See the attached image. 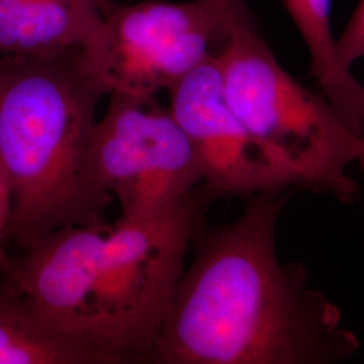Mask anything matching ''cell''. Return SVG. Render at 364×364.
<instances>
[{
	"label": "cell",
	"instance_id": "1",
	"mask_svg": "<svg viewBox=\"0 0 364 364\" xmlns=\"http://www.w3.org/2000/svg\"><path fill=\"white\" fill-rule=\"evenodd\" d=\"M284 193L250 197L236 220L201 237L147 362L336 364L358 353L338 305L308 284L302 264L279 260Z\"/></svg>",
	"mask_w": 364,
	"mask_h": 364
},
{
	"label": "cell",
	"instance_id": "2",
	"mask_svg": "<svg viewBox=\"0 0 364 364\" xmlns=\"http://www.w3.org/2000/svg\"><path fill=\"white\" fill-rule=\"evenodd\" d=\"M213 200L200 185L161 218L54 230L14 259L9 285L53 332L114 364L147 362Z\"/></svg>",
	"mask_w": 364,
	"mask_h": 364
},
{
	"label": "cell",
	"instance_id": "3",
	"mask_svg": "<svg viewBox=\"0 0 364 364\" xmlns=\"http://www.w3.org/2000/svg\"><path fill=\"white\" fill-rule=\"evenodd\" d=\"M77 52L0 58V162L10 188L7 240L22 251L68 225L105 224L112 196L91 164L103 96Z\"/></svg>",
	"mask_w": 364,
	"mask_h": 364
},
{
	"label": "cell",
	"instance_id": "4",
	"mask_svg": "<svg viewBox=\"0 0 364 364\" xmlns=\"http://www.w3.org/2000/svg\"><path fill=\"white\" fill-rule=\"evenodd\" d=\"M218 60L225 100L248 132L285 161L306 189L353 201L359 188L348 168L362 156V136L323 93L287 73L257 21L231 27Z\"/></svg>",
	"mask_w": 364,
	"mask_h": 364
},
{
	"label": "cell",
	"instance_id": "5",
	"mask_svg": "<svg viewBox=\"0 0 364 364\" xmlns=\"http://www.w3.org/2000/svg\"><path fill=\"white\" fill-rule=\"evenodd\" d=\"M232 26L207 0L112 4L78 49V64L103 96H156L218 55Z\"/></svg>",
	"mask_w": 364,
	"mask_h": 364
},
{
	"label": "cell",
	"instance_id": "6",
	"mask_svg": "<svg viewBox=\"0 0 364 364\" xmlns=\"http://www.w3.org/2000/svg\"><path fill=\"white\" fill-rule=\"evenodd\" d=\"M91 164L127 220L169 215L203 183L193 146L156 96L109 95L93 131Z\"/></svg>",
	"mask_w": 364,
	"mask_h": 364
},
{
	"label": "cell",
	"instance_id": "7",
	"mask_svg": "<svg viewBox=\"0 0 364 364\" xmlns=\"http://www.w3.org/2000/svg\"><path fill=\"white\" fill-rule=\"evenodd\" d=\"M176 122L195 149L203 186L215 198L306 189L299 174L260 144L225 100L218 55L196 66L169 90Z\"/></svg>",
	"mask_w": 364,
	"mask_h": 364
},
{
	"label": "cell",
	"instance_id": "8",
	"mask_svg": "<svg viewBox=\"0 0 364 364\" xmlns=\"http://www.w3.org/2000/svg\"><path fill=\"white\" fill-rule=\"evenodd\" d=\"M103 13L82 0H21L0 4V54L48 57L82 48Z\"/></svg>",
	"mask_w": 364,
	"mask_h": 364
},
{
	"label": "cell",
	"instance_id": "9",
	"mask_svg": "<svg viewBox=\"0 0 364 364\" xmlns=\"http://www.w3.org/2000/svg\"><path fill=\"white\" fill-rule=\"evenodd\" d=\"M299 28L309 55L311 70L321 93L353 132L364 127V85L340 63L338 38L331 22L332 0H281Z\"/></svg>",
	"mask_w": 364,
	"mask_h": 364
},
{
	"label": "cell",
	"instance_id": "10",
	"mask_svg": "<svg viewBox=\"0 0 364 364\" xmlns=\"http://www.w3.org/2000/svg\"><path fill=\"white\" fill-rule=\"evenodd\" d=\"M0 364L112 362L103 353L43 326L26 302L6 287L0 290Z\"/></svg>",
	"mask_w": 364,
	"mask_h": 364
},
{
	"label": "cell",
	"instance_id": "11",
	"mask_svg": "<svg viewBox=\"0 0 364 364\" xmlns=\"http://www.w3.org/2000/svg\"><path fill=\"white\" fill-rule=\"evenodd\" d=\"M338 60L348 69L364 58V0H360L343 34L338 38Z\"/></svg>",
	"mask_w": 364,
	"mask_h": 364
},
{
	"label": "cell",
	"instance_id": "12",
	"mask_svg": "<svg viewBox=\"0 0 364 364\" xmlns=\"http://www.w3.org/2000/svg\"><path fill=\"white\" fill-rule=\"evenodd\" d=\"M10 216V188L0 162V273L3 277L11 272L14 258L7 252V225Z\"/></svg>",
	"mask_w": 364,
	"mask_h": 364
},
{
	"label": "cell",
	"instance_id": "13",
	"mask_svg": "<svg viewBox=\"0 0 364 364\" xmlns=\"http://www.w3.org/2000/svg\"><path fill=\"white\" fill-rule=\"evenodd\" d=\"M225 14L232 25L255 21L246 0H207Z\"/></svg>",
	"mask_w": 364,
	"mask_h": 364
},
{
	"label": "cell",
	"instance_id": "14",
	"mask_svg": "<svg viewBox=\"0 0 364 364\" xmlns=\"http://www.w3.org/2000/svg\"><path fill=\"white\" fill-rule=\"evenodd\" d=\"M82 1H87V3H91L95 4L97 9L102 10V13L105 14L112 7V1L111 0H82Z\"/></svg>",
	"mask_w": 364,
	"mask_h": 364
},
{
	"label": "cell",
	"instance_id": "15",
	"mask_svg": "<svg viewBox=\"0 0 364 364\" xmlns=\"http://www.w3.org/2000/svg\"><path fill=\"white\" fill-rule=\"evenodd\" d=\"M360 136H362V141H363V151H362V156H360L358 162H360V166H362V169H363L364 171V127L363 131L360 132Z\"/></svg>",
	"mask_w": 364,
	"mask_h": 364
},
{
	"label": "cell",
	"instance_id": "16",
	"mask_svg": "<svg viewBox=\"0 0 364 364\" xmlns=\"http://www.w3.org/2000/svg\"><path fill=\"white\" fill-rule=\"evenodd\" d=\"M14 1H21V0H0V4H3V3H14Z\"/></svg>",
	"mask_w": 364,
	"mask_h": 364
}]
</instances>
